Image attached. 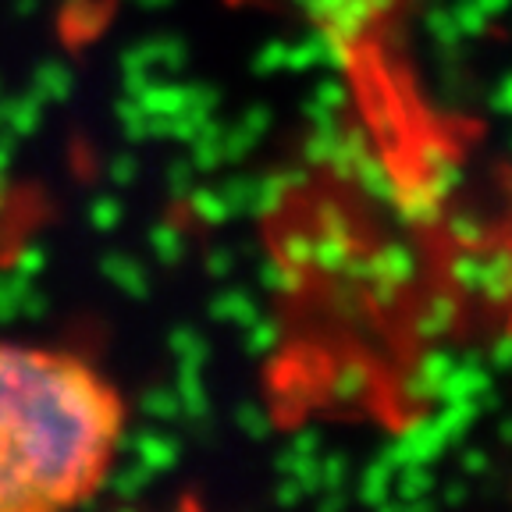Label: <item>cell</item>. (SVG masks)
<instances>
[{
  "instance_id": "1",
  "label": "cell",
  "mask_w": 512,
  "mask_h": 512,
  "mask_svg": "<svg viewBox=\"0 0 512 512\" xmlns=\"http://www.w3.org/2000/svg\"><path fill=\"white\" fill-rule=\"evenodd\" d=\"M125 399L89 360L0 338V512L82 505L125 438Z\"/></svg>"
}]
</instances>
